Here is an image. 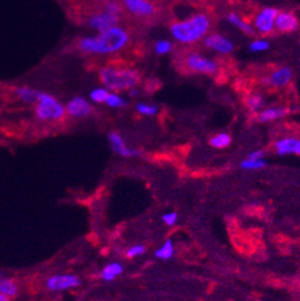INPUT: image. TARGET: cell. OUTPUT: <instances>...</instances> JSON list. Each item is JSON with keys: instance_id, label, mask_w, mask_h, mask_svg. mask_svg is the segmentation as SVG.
<instances>
[{"instance_id": "cell-1", "label": "cell", "mask_w": 300, "mask_h": 301, "mask_svg": "<svg viewBox=\"0 0 300 301\" xmlns=\"http://www.w3.org/2000/svg\"><path fill=\"white\" fill-rule=\"evenodd\" d=\"M131 36L123 26L116 25L94 36H86L78 39L77 50L87 56H111L125 49Z\"/></svg>"}, {"instance_id": "cell-2", "label": "cell", "mask_w": 300, "mask_h": 301, "mask_svg": "<svg viewBox=\"0 0 300 301\" xmlns=\"http://www.w3.org/2000/svg\"><path fill=\"white\" fill-rule=\"evenodd\" d=\"M212 30V19L208 14L196 13L174 21L170 25V35L180 44H194L204 39Z\"/></svg>"}, {"instance_id": "cell-3", "label": "cell", "mask_w": 300, "mask_h": 301, "mask_svg": "<svg viewBox=\"0 0 300 301\" xmlns=\"http://www.w3.org/2000/svg\"><path fill=\"white\" fill-rule=\"evenodd\" d=\"M98 76L103 87L111 92L129 91L141 82V74L134 68L108 65L99 70Z\"/></svg>"}, {"instance_id": "cell-4", "label": "cell", "mask_w": 300, "mask_h": 301, "mask_svg": "<svg viewBox=\"0 0 300 301\" xmlns=\"http://www.w3.org/2000/svg\"><path fill=\"white\" fill-rule=\"evenodd\" d=\"M182 70L189 74L213 76L220 74L221 66L214 59L208 58L199 52H188L180 59Z\"/></svg>"}, {"instance_id": "cell-5", "label": "cell", "mask_w": 300, "mask_h": 301, "mask_svg": "<svg viewBox=\"0 0 300 301\" xmlns=\"http://www.w3.org/2000/svg\"><path fill=\"white\" fill-rule=\"evenodd\" d=\"M36 116L42 121H58L66 115L65 106L54 95L42 92L36 102Z\"/></svg>"}, {"instance_id": "cell-6", "label": "cell", "mask_w": 300, "mask_h": 301, "mask_svg": "<svg viewBox=\"0 0 300 301\" xmlns=\"http://www.w3.org/2000/svg\"><path fill=\"white\" fill-rule=\"evenodd\" d=\"M280 13V10L272 6L262 8L259 13L255 15L252 21V27L255 28L256 33H260L261 36H270L275 32V21L276 16Z\"/></svg>"}, {"instance_id": "cell-7", "label": "cell", "mask_w": 300, "mask_h": 301, "mask_svg": "<svg viewBox=\"0 0 300 301\" xmlns=\"http://www.w3.org/2000/svg\"><path fill=\"white\" fill-rule=\"evenodd\" d=\"M121 6L137 19H151L157 14V6L152 0H121Z\"/></svg>"}, {"instance_id": "cell-8", "label": "cell", "mask_w": 300, "mask_h": 301, "mask_svg": "<svg viewBox=\"0 0 300 301\" xmlns=\"http://www.w3.org/2000/svg\"><path fill=\"white\" fill-rule=\"evenodd\" d=\"M202 44L205 48L209 50H213L216 53H220L222 56H227L234 52L235 44L232 39H229L221 33L211 32L202 39Z\"/></svg>"}, {"instance_id": "cell-9", "label": "cell", "mask_w": 300, "mask_h": 301, "mask_svg": "<svg viewBox=\"0 0 300 301\" xmlns=\"http://www.w3.org/2000/svg\"><path fill=\"white\" fill-rule=\"evenodd\" d=\"M293 75H294V73H293L292 68H289V66H280V68L271 71L267 76H265L261 80V82L266 87L284 88L292 82Z\"/></svg>"}, {"instance_id": "cell-10", "label": "cell", "mask_w": 300, "mask_h": 301, "mask_svg": "<svg viewBox=\"0 0 300 301\" xmlns=\"http://www.w3.org/2000/svg\"><path fill=\"white\" fill-rule=\"evenodd\" d=\"M119 22H120L119 16L112 15V14L107 13L106 10L98 11V13L94 14V15H91L87 19V26L91 30L97 31V32L109 30V28L119 25Z\"/></svg>"}, {"instance_id": "cell-11", "label": "cell", "mask_w": 300, "mask_h": 301, "mask_svg": "<svg viewBox=\"0 0 300 301\" xmlns=\"http://www.w3.org/2000/svg\"><path fill=\"white\" fill-rule=\"evenodd\" d=\"M81 281L76 274H54L46 282L47 289L51 291H63L76 288L80 285Z\"/></svg>"}, {"instance_id": "cell-12", "label": "cell", "mask_w": 300, "mask_h": 301, "mask_svg": "<svg viewBox=\"0 0 300 301\" xmlns=\"http://www.w3.org/2000/svg\"><path fill=\"white\" fill-rule=\"evenodd\" d=\"M65 111L66 114L71 118L82 119L89 116L94 111V108H92V104L86 98L77 95V97H74L73 99H70L66 103Z\"/></svg>"}, {"instance_id": "cell-13", "label": "cell", "mask_w": 300, "mask_h": 301, "mask_svg": "<svg viewBox=\"0 0 300 301\" xmlns=\"http://www.w3.org/2000/svg\"><path fill=\"white\" fill-rule=\"evenodd\" d=\"M299 19L292 11H281L276 16L275 30L280 33H293L299 28Z\"/></svg>"}, {"instance_id": "cell-14", "label": "cell", "mask_w": 300, "mask_h": 301, "mask_svg": "<svg viewBox=\"0 0 300 301\" xmlns=\"http://www.w3.org/2000/svg\"><path fill=\"white\" fill-rule=\"evenodd\" d=\"M108 140H109V142H111V146H112V148H113V150L115 152L116 154H119V156H121V157H135V156H139V154H140L137 150L129 148L128 146H126L124 138L121 137V136L119 135L118 132L109 133Z\"/></svg>"}, {"instance_id": "cell-15", "label": "cell", "mask_w": 300, "mask_h": 301, "mask_svg": "<svg viewBox=\"0 0 300 301\" xmlns=\"http://www.w3.org/2000/svg\"><path fill=\"white\" fill-rule=\"evenodd\" d=\"M275 150L280 156L285 154H300V140L294 137L281 138L275 143Z\"/></svg>"}, {"instance_id": "cell-16", "label": "cell", "mask_w": 300, "mask_h": 301, "mask_svg": "<svg viewBox=\"0 0 300 301\" xmlns=\"http://www.w3.org/2000/svg\"><path fill=\"white\" fill-rule=\"evenodd\" d=\"M289 112L290 109L287 108V107H270V108H265L257 114V121H260V123L275 121L277 119L284 118L285 115L289 114Z\"/></svg>"}, {"instance_id": "cell-17", "label": "cell", "mask_w": 300, "mask_h": 301, "mask_svg": "<svg viewBox=\"0 0 300 301\" xmlns=\"http://www.w3.org/2000/svg\"><path fill=\"white\" fill-rule=\"evenodd\" d=\"M225 20H227L230 25L234 26L235 28H238L240 32L249 36V37H254V36L256 35V31L252 27L251 23H249L246 20H244V19L240 15H238L237 13H229L227 15V18H225Z\"/></svg>"}, {"instance_id": "cell-18", "label": "cell", "mask_w": 300, "mask_h": 301, "mask_svg": "<svg viewBox=\"0 0 300 301\" xmlns=\"http://www.w3.org/2000/svg\"><path fill=\"white\" fill-rule=\"evenodd\" d=\"M40 93L42 91H38L36 88L32 87H27V86H21V87H18L15 90V94L21 102L27 104H36V102L39 98Z\"/></svg>"}, {"instance_id": "cell-19", "label": "cell", "mask_w": 300, "mask_h": 301, "mask_svg": "<svg viewBox=\"0 0 300 301\" xmlns=\"http://www.w3.org/2000/svg\"><path fill=\"white\" fill-rule=\"evenodd\" d=\"M124 271L123 264L119 263V262H113V263H109L102 269L101 272V278L106 282H112L116 278V277L120 276Z\"/></svg>"}, {"instance_id": "cell-20", "label": "cell", "mask_w": 300, "mask_h": 301, "mask_svg": "<svg viewBox=\"0 0 300 301\" xmlns=\"http://www.w3.org/2000/svg\"><path fill=\"white\" fill-rule=\"evenodd\" d=\"M19 293V286L14 279L1 278L0 279V294L9 296L10 299L15 298Z\"/></svg>"}, {"instance_id": "cell-21", "label": "cell", "mask_w": 300, "mask_h": 301, "mask_svg": "<svg viewBox=\"0 0 300 301\" xmlns=\"http://www.w3.org/2000/svg\"><path fill=\"white\" fill-rule=\"evenodd\" d=\"M246 106L250 111L254 112V113H257V112H260L261 109L263 108V106H265V98L261 94H257V93L249 95L246 99Z\"/></svg>"}, {"instance_id": "cell-22", "label": "cell", "mask_w": 300, "mask_h": 301, "mask_svg": "<svg viewBox=\"0 0 300 301\" xmlns=\"http://www.w3.org/2000/svg\"><path fill=\"white\" fill-rule=\"evenodd\" d=\"M173 255H174V245H173V241L171 240H167L166 243H164L161 247L157 248V251L154 252V256L161 260H169Z\"/></svg>"}, {"instance_id": "cell-23", "label": "cell", "mask_w": 300, "mask_h": 301, "mask_svg": "<svg viewBox=\"0 0 300 301\" xmlns=\"http://www.w3.org/2000/svg\"><path fill=\"white\" fill-rule=\"evenodd\" d=\"M104 104H107L111 108H124V107L128 106V102L124 97H121L120 94H118V92H109L108 97H107Z\"/></svg>"}, {"instance_id": "cell-24", "label": "cell", "mask_w": 300, "mask_h": 301, "mask_svg": "<svg viewBox=\"0 0 300 301\" xmlns=\"http://www.w3.org/2000/svg\"><path fill=\"white\" fill-rule=\"evenodd\" d=\"M230 142H232V137H230V135H228V133L225 132L218 133V135L213 136V137L209 140V145L214 148H225L227 147V146H229Z\"/></svg>"}, {"instance_id": "cell-25", "label": "cell", "mask_w": 300, "mask_h": 301, "mask_svg": "<svg viewBox=\"0 0 300 301\" xmlns=\"http://www.w3.org/2000/svg\"><path fill=\"white\" fill-rule=\"evenodd\" d=\"M109 92L111 91L107 90L106 87H97L90 92V99L94 102V103H104Z\"/></svg>"}, {"instance_id": "cell-26", "label": "cell", "mask_w": 300, "mask_h": 301, "mask_svg": "<svg viewBox=\"0 0 300 301\" xmlns=\"http://www.w3.org/2000/svg\"><path fill=\"white\" fill-rule=\"evenodd\" d=\"M173 50V43L167 39H159L154 43V52L158 56H166Z\"/></svg>"}, {"instance_id": "cell-27", "label": "cell", "mask_w": 300, "mask_h": 301, "mask_svg": "<svg viewBox=\"0 0 300 301\" xmlns=\"http://www.w3.org/2000/svg\"><path fill=\"white\" fill-rule=\"evenodd\" d=\"M266 166V162L263 159H251L246 158L240 163L242 169L245 170H256V169H261Z\"/></svg>"}, {"instance_id": "cell-28", "label": "cell", "mask_w": 300, "mask_h": 301, "mask_svg": "<svg viewBox=\"0 0 300 301\" xmlns=\"http://www.w3.org/2000/svg\"><path fill=\"white\" fill-rule=\"evenodd\" d=\"M136 111L139 112L140 114L146 116H153L158 113V107L154 106V104H149V103H144V102H140V103L136 104Z\"/></svg>"}, {"instance_id": "cell-29", "label": "cell", "mask_w": 300, "mask_h": 301, "mask_svg": "<svg viewBox=\"0 0 300 301\" xmlns=\"http://www.w3.org/2000/svg\"><path fill=\"white\" fill-rule=\"evenodd\" d=\"M270 48V43L265 39V38H257V39L252 40L249 45V49L255 53H261V52H266Z\"/></svg>"}, {"instance_id": "cell-30", "label": "cell", "mask_w": 300, "mask_h": 301, "mask_svg": "<svg viewBox=\"0 0 300 301\" xmlns=\"http://www.w3.org/2000/svg\"><path fill=\"white\" fill-rule=\"evenodd\" d=\"M104 10H106L107 13L112 14V15H115L120 18L121 13H123V6H121V4L119 3V1H116V0H108V1H106V4H104Z\"/></svg>"}, {"instance_id": "cell-31", "label": "cell", "mask_w": 300, "mask_h": 301, "mask_svg": "<svg viewBox=\"0 0 300 301\" xmlns=\"http://www.w3.org/2000/svg\"><path fill=\"white\" fill-rule=\"evenodd\" d=\"M145 250H146V248H145L144 245H134L131 246V247H129V250L126 251V256H128L129 259H135V257L144 254Z\"/></svg>"}, {"instance_id": "cell-32", "label": "cell", "mask_w": 300, "mask_h": 301, "mask_svg": "<svg viewBox=\"0 0 300 301\" xmlns=\"http://www.w3.org/2000/svg\"><path fill=\"white\" fill-rule=\"evenodd\" d=\"M162 219H163V222L167 224V226H174V224L177 223L178 214L175 213V212H169V213L163 214Z\"/></svg>"}, {"instance_id": "cell-33", "label": "cell", "mask_w": 300, "mask_h": 301, "mask_svg": "<svg viewBox=\"0 0 300 301\" xmlns=\"http://www.w3.org/2000/svg\"><path fill=\"white\" fill-rule=\"evenodd\" d=\"M247 158L251 159H263V152L262 150H254L247 156Z\"/></svg>"}, {"instance_id": "cell-34", "label": "cell", "mask_w": 300, "mask_h": 301, "mask_svg": "<svg viewBox=\"0 0 300 301\" xmlns=\"http://www.w3.org/2000/svg\"><path fill=\"white\" fill-rule=\"evenodd\" d=\"M139 93H140V91L137 87H134V88H131V90H129V94L131 95V97H137Z\"/></svg>"}, {"instance_id": "cell-35", "label": "cell", "mask_w": 300, "mask_h": 301, "mask_svg": "<svg viewBox=\"0 0 300 301\" xmlns=\"http://www.w3.org/2000/svg\"><path fill=\"white\" fill-rule=\"evenodd\" d=\"M0 301H11V300L9 296L4 295V294H0Z\"/></svg>"}, {"instance_id": "cell-36", "label": "cell", "mask_w": 300, "mask_h": 301, "mask_svg": "<svg viewBox=\"0 0 300 301\" xmlns=\"http://www.w3.org/2000/svg\"><path fill=\"white\" fill-rule=\"evenodd\" d=\"M1 278H3V276H1V273H0V279H1Z\"/></svg>"}]
</instances>
